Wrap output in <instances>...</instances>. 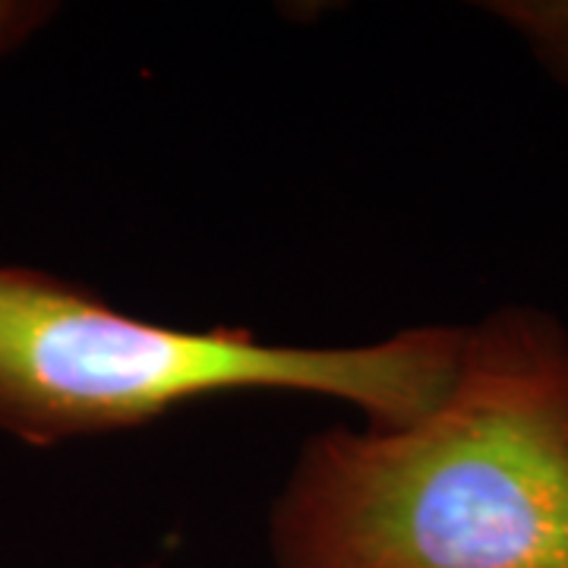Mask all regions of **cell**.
I'll return each mask as SVG.
<instances>
[{
  "label": "cell",
  "instance_id": "cell-3",
  "mask_svg": "<svg viewBox=\"0 0 568 568\" xmlns=\"http://www.w3.org/2000/svg\"><path fill=\"white\" fill-rule=\"evenodd\" d=\"M480 10L503 22L530 58L568 89V0H489Z\"/></svg>",
  "mask_w": 568,
  "mask_h": 568
},
{
  "label": "cell",
  "instance_id": "cell-5",
  "mask_svg": "<svg viewBox=\"0 0 568 568\" xmlns=\"http://www.w3.org/2000/svg\"><path fill=\"white\" fill-rule=\"evenodd\" d=\"M142 568H159V566H142Z\"/></svg>",
  "mask_w": 568,
  "mask_h": 568
},
{
  "label": "cell",
  "instance_id": "cell-4",
  "mask_svg": "<svg viewBox=\"0 0 568 568\" xmlns=\"http://www.w3.org/2000/svg\"><path fill=\"white\" fill-rule=\"evenodd\" d=\"M54 13L58 7L41 0H0V58L26 44Z\"/></svg>",
  "mask_w": 568,
  "mask_h": 568
},
{
  "label": "cell",
  "instance_id": "cell-1",
  "mask_svg": "<svg viewBox=\"0 0 568 568\" xmlns=\"http://www.w3.org/2000/svg\"><path fill=\"white\" fill-rule=\"evenodd\" d=\"M275 568H568V332L534 306L465 325L443 402L306 439L268 511Z\"/></svg>",
  "mask_w": 568,
  "mask_h": 568
},
{
  "label": "cell",
  "instance_id": "cell-2",
  "mask_svg": "<svg viewBox=\"0 0 568 568\" xmlns=\"http://www.w3.org/2000/svg\"><path fill=\"white\" fill-rule=\"evenodd\" d=\"M465 325H414L366 345H284L246 328H178L29 265L0 263V433L48 448L155 424L183 405L282 392L328 398L366 426L443 402Z\"/></svg>",
  "mask_w": 568,
  "mask_h": 568
}]
</instances>
